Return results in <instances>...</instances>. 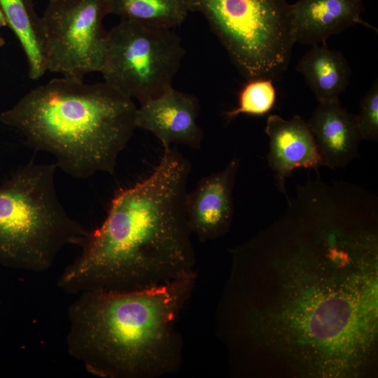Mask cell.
Listing matches in <instances>:
<instances>
[{
  "instance_id": "21",
  "label": "cell",
  "mask_w": 378,
  "mask_h": 378,
  "mask_svg": "<svg viewBox=\"0 0 378 378\" xmlns=\"http://www.w3.org/2000/svg\"><path fill=\"white\" fill-rule=\"evenodd\" d=\"M32 1V0H31Z\"/></svg>"
},
{
  "instance_id": "15",
  "label": "cell",
  "mask_w": 378,
  "mask_h": 378,
  "mask_svg": "<svg viewBox=\"0 0 378 378\" xmlns=\"http://www.w3.org/2000/svg\"><path fill=\"white\" fill-rule=\"evenodd\" d=\"M0 7L26 55L30 78H40L46 69L38 35L39 17L31 0H0Z\"/></svg>"
},
{
  "instance_id": "12",
  "label": "cell",
  "mask_w": 378,
  "mask_h": 378,
  "mask_svg": "<svg viewBox=\"0 0 378 378\" xmlns=\"http://www.w3.org/2000/svg\"><path fill=\"white\" fill-rule=\"evenodd\" d=\"M313 134L321 165L345 167L358 155L362 140L356 115L342 106L339 99L319 102L307 122Z\"/></svg>"
},
{
  "instance_id": "14",
  "label": "cell",
  "mask_w": 378,
  "mask_h": 378,
  "mask_svg": "<svg viewBox=\"0 0 378 378\" xmlns=\"http://www.w3.org/2000/svg\"><path fill=\"white\" fill-rule=\"evenodd\" d=\"M295 70L303 76L318 102L339 99L351 74L343 54L330 49L326 42L312 46L299 60Z\"/></svg>"
},
{
  "instance_id": "17",
  "label": "cell",
  "mask_w": 378,
  "mask_h": 378,
  "mask_svg": "<svg viewBox=\"0 0 378 378\" xmlns=\"http://www.w3.org/2000/svg\"><path fill=\"white\" fill-rule=\"evenodd\" d=\"M276 101V90L270 79L247 80L241 89L238 105L225 113L228 121L239 114L262 115L268 113Z\"/></svg>"
},
{
  "instance_id": "6",
  "label": "cell",
  "mask_w": 378,
  "mask_h": 378,
  "mask_svg": "<svg viewBox=\"0 0 378 378\" xmlns=\"http://www.w3.org/2000/svg\"><path fill=\"white\" fill-rule=\"evenodd\" d=\"M247 80L279 77L295 43L286 0H188Z\"/></svg>"
},
{
  "instance_id": "4",
  "label": "cell",
  "mask_w": 378,
  "mask_h": 378,
  "mask_svg": "<svg viewBox=\"0 0 378 378\" xmlns=\"http://www.w3.org/2000/svg\"><path fill=\"white\" fill-rule=\"evenodd\" d=\"M132 99L106 83L57 78L31 90L0 114L26 143L55 158L75 178L113 174L136 127Z\"/></svg>"
},
{
  "instance_id": "20",
  "label": "cell",
  "mask_w": 378,
  "mask_h": 378,
  "mask_svg": "<svg viewBox=\"0 0 378 378\" xmlns=\"http://www.w3.org/2000/svg\"><path fill=\"white\" fill-rule=\"evenodd\" d=\"M4 44H5V40L0 34V48H1Z\"/></svg>"
},
{
  "instance_id": "11",
  "label": "cell",
  "mask_w": 378,
  "mask_h": 378,
  "mask_svg": "<svg viewBox=\"0 0 378 378\" xmlns=\"http://www.w3.org/2000/svg\"><path fill=\"white\" fill-rule=\"evenodd\" d=\"M269 137L268 164L274 174L279 191L286 194V179L298 167L317 169L322 166L313 134L306 121L295 115L285 120L270 115L266 121Z\"/></svg>"
},
{
  "instance_id": "3",
  "label": "cell",
  "mask_w": 378,
  "mask_h": 378,
  "mask_svg": "<svg viewBox=\"0 0 378 378\" xmlns=\"http://www.w3.org/2000/svg\"><path fill=\"white\" fill-rule=\"evenodd\" d=\"M195 276L192 272L141 290L79 293L68 311L69 354L102 377H145L172 370L175 323Z\"/></svg>"
},
{
  "instance_id": "18",
  "label": "cell",
  "mask_w": 378,
  "mask_h": 378,
  "mask_svg": "<svg viewBox=\"0 0 378 378\" xmlns=\"http://www.w3.org/2000/svg\"><path fill=\"white\" fill-rule=\"evenodd\" d=\"M361 139L377 141L378 139V81L376 79L362 98L360 113L356 115Z\"/></svg>"
},
{
  "instance_id": "19",
  "label": "cell",
  "mask_w": 378,
  "mask_h": 378,
  "mask_svg": "<svg viewBox=\"0 0 378 378\" xmlns=\"http://www.w3.org/2000/svg\"><path fill=\"white\" fill-rule=\"evenodd\" d=\"M6 26H8L7 21L0 7V27H4Z\"/></svg>"
},
{
  "instance_id": "1",
  "label": "cell",
  "mask_w": 378,
  "mask_h": 378,
  "mask_svg": "<svg viewBox=\"0 0 378 378\" xmlns=\"http://www.w3.org/2000/svg\"><path fill=\"white\" fill-rule=\"evenodd\" d=\"M273 268L274 293L248 314L253 337L308 375H359L377 341L375 260L328 258Z\"/></svg>"
},
{
  "instance_id": "16",
  "label": "cell",
  "mask_w": 378,
  "mask_h": 378,
  "mask_svg": "<svg viewBox=\"0 0 378 378\" xmlns=\"http://www.w3.org/2000/svg\"><path fill=\"white\" fill-rule=\"evenodd\" d=\"M111 14L150 26L173 29L190 12L188 0H111Z\"/></svg>"
},
{
  "instance_id": "5",
  "label": "cell",
  "mask_w": 378,
  "mask_h": 378,
  "mask_svg": "<svg viewBox=\"0 0 378 378\" xmlns=\"http://www.w3.org/2000/svg\"><path fill=\"white\" fill-rule=\"evenodd\" d=\"M56 169L31 160L0 184V265L43 272L64 246L87 239L59 200Z\"/></svg>"
},
{
  "instance_id": "9",
  "label": "cell",
  "mask_w": 378,
  "mask_h": 378,
  "mask_svg": "<svg viewBox=\"0 0 378 378\" xmlns=\"http://www.w3.org/2000/svg\"><path fill=\"white\" fill-rule=\"evenodd\" d=\"M198 99L173 88L137 108L136 127L153 134L163 148L172 144L200 149L204 133L197 122Z\"/></svg>"
},
{
  "instance_id": "10",
  "label": "cell",
  "mask_w": 378,
  "mask_h": 378,
  "mask_svg": "<svg viewBox=\"0 0 378 378\" xmlns=\"http://www.w3.org/2000/svg\"><path fill=\"white\" fill-rule=\"evenodd\" d=\"M239 160L200 180L186 197V214L192 233L201 241L216 238L229 228L234 212L232 191Z\"/></svg>"
},
{
  "instance_id": "7",
  "label": "cell",
  "mask_w": 378,
  "mask_h": 378,
  "mask_svg": "<svg viewBox=\"0 0 378 378\" xmlns=\"http://www.w3.org/2000/svg\"><path fill=\"white\" fill-rule=\"evenodd\" d=\"M185 50L172 29L121 19L108 31L104 83L141 104L172 87Z\"/></svg>"
},
{
  "instance_id": "8",
  "label": "cell",
  "mask_w": 378,
  "mask_h": 378,
  "mask_svg": "<svg viewBox=\"0 0 378 378\" xmlns=\"http://www.w3.org/2000/svg\"><path fill=\"white\" fill-rule=\"evenodd\" d=\"M38 22V40L46 71L83 79L100 72L108 43L104 18L111 0H48Z\"/></svg>"
},
{
  "instance_id": "13",
  "label": "cell",
  "mask_w": 378,
  "mask_h": 378,
  "mask_svg": "<svg viewBox=\"0 0 378 378\" xmlns=\"http://www.w3.org/2000/svg\"><path fill=\"white\" fill-rule=\"evenodd\" d=\"M363 0H298L290 6L295 43L318 45L326 42L361 18Z\"/></svg>"
},
{
  "instance_id": "2",
  "label": "cell",
  "mask_w": 378,
  "mask_h": 378,
  "mask_svg": "<svg viewBox=\"0 0 378 378\" xmlns=\"http://www.w3.org/2000/svg\"><path fill=\"white\" fill-rule=\"evenodd\" d=\"M190 172L186 158L175 148H164L148 176L115 193L106 219L90 231L58 286L74 294L131 291L193 272L186 207Z\"/></svg>"
}]
</instances>
